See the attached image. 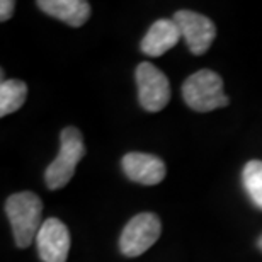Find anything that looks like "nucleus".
<instances>
[{
  "label": "nucleus",
  "mask_w": 262,
  "mask_h": 262,
  "mask_svg": "<svg viewBox=\"0 0 262 262\" xmlns=\"http://www.w3.org/2000/svg\"><path fill=\"white\" fill-rule=\"evenodd\" d=\"M5 211L12 225V233L15 245L26 249L33 244L38 237L41 228V213H43V203L39 196L34 192L24 191L12 194L5 203Z\"/></svg>",
  "instance_id": "1"
},
{
  "label": "nucleus",
  "mask_w": 262,
  "mask_h": 262,
  "mask_svg": "<svg viewBox=\"0 0 262 262\" xmlns=\"http://www.w3.org/2000/svg\"><path fill=\"white\" fill-rule=\"evenodd\" d=\"M60 154L48 165L45 172V181L48 189H61L75 174V167L85 155L83 136L77 128L67 126L60 135Z\"/></svg>",
  "instance_id": "2"
},
{
  "label": "nucleus",
  "mask_w": 262,
  "mask_h": 262,
  "mask_svg": "<svg viewBox=\"0 0 262 262\" xmlns=\"http://www.w3.org/2000/svg\"><path fill=\"white\" fill-rule=\"evenodd\" d=\"M182 97L187 106L198 113L214 111L230 102L223 94L222 77L211 70H199L187 77L182 85Z\"/></svg>",
  "instance_id": "3"
},
{
  "label": "nucleus",
  "mask_w": 262,
  "mask_h": 262,
  "mask_svg": "<svg viewBox=\"0 0 262 262\" xmlns=\"http://www.w3.org/2000/svg\"><path fill=\"white\" fill-rule=\"evenodd\" d=\"M162 225L155 213H140L129 220L119 237V250L126 257H138L160 237Z\"/></svg>",
  "instance_id": "4"
},
{
  "label": "nucleus",
  "mask_w": 262,
  "mask_h": 262,
  "mask_svg": "<svg viewBox=\"0 0 262 262\" xmlns=\"http://www.w3.org/2000/svg\"><path fill=\"white\" fill-rule=\"evenodd\" d=\"M135 75L140 106L148 113L162 111L170 101V83L165 73L148 61H143L136 68Z\"/></svg>",
  "instance_id": "5"
},
{
  "label": "nucleus",
  "mask_w": 262,
  "mask_h": 262,
  "mask_svg": "<svg viewBox=\"0 0 262 262\" xmlns=\"http://www.w3.org/2000/svg\"><path fill=\"white\" fill-rule=\"evenodd\" d=\"M172 20L179 28L181 36L186 39L192 55L206 53L216 36V28L206 15L192 10H179L174 14Z\"/></svg>",
  "instance_id": "6"
},
{
  "label": "nucleus",
  "mask_w": 262,
  "mask_h": 262,
  "mask_svg": "<svg viewBox=\"0 0 262 262\" xmlns=\"http://www.w3.org/2000/svg\"><path fill=\"white\" fill-rule=\"evenodd\" d=\"M36 245L43 262H67L70 250V233L67 225L58 218H48L41 225Z\"/></svg>",
  "instance_id": "7"
},
{
  "label": "nucleus",
  "mask_w": 262,
  "mask_h": 262,
  "mask_svg": "<svg viewBox=\"0 0 262 262\" xmlns=\"http://www.w3.org/2000/svg\"><path fill=\"white\" fill-rule=\"evenodd\" d=\"M121 167L128 179L143 186H157L165 179L167 169L159 157L131 151L121 160Z\"/></svg>",
  "instance_id": "8"
},
{
  "label": "nucleus",
  "mask_w": 262,
  "mask_h": 262,
  "mask_svg": "<svg viewBox=\"0 0 262 262\" xmlns=\"http://www.w3.org/2000/svg\"><path fill=\"white\" fill-rule=\"evenodd\" d=\"M182 38L179 28L172 19H159L151 24L148 33L141 39V51L148 56H160L179 43Z\"/></svg>",
  "instance_id": "9"
},
{
  "label": "nucleus",
  "mask_w": 262,
  "mask_h": 262,
  "mask_svg": "<svg viewBox=\"0 0 262 262\" xmlns=\"http://www.w3.org/2000/svg\"><path fill=\"white\" fill-rule=\"evenodd\" d=\"M36 5L43 12L63 20L72 28H80L91 15V5L85 0H38Z\"/></svg>",
  "instance_id": "10"
},
{
  "label": "nucleus",
  "mask_w": 262,
  "mask_h": 262,
  "mask_svg": "<svg viewBox=\"0 0 262 262\" xmlns=\"http://www.w3.org/2000/svg\"><path fill=\"white\" fill-rule=\"evenodd\" d=\"M28 97V85L23 80H2L0 83V116L19 111Z\"/></svg>",
  "instance_id": "11"
},
{
  "label": "nucleus",
  "mask_w": 262,
  "mask_h": 262,
  "mask_svg": "<svg viewBox=\"0 0 262 262\" xmlns=\"http://www.w3.org/2000/svg\"><path fill=\"white\" fill-rule=\"evenodd\" d=\"M242 182L252 203L262 209V160H250L242 170Z\"/></svg>",
  "instance_id": "12"
},
{
  "label": "nucleus",
  "mask_w": 262,
  "mask_h": 262,
  "mask_svg": "<svg viewBox=\"0 0 262 262\" xmlns=\"http://www.w3.org/2000/svg\"><path fill=\"white\" fill-rule=\"evenodd\" d=\"M14 9H15L14 0H2V2H0V20H2V23L9 20L12 17Z\"/></svg>",
  "instance_id": "13"
},
{
  "label": "nucleus",
  "mask_w": 262,
  "mask_h": 262,
  "mask_svg": "<svg viewBox=\"0 0 262 262\" xmlns=\"http://www.w3.org/2000/svg\"><path fill=\"white\" fill-rule=\"evenodd\" d=\"M257 247H259V249L262 250V235H260V238L257 240Z\"/></svg>",
  "instance_id": "14"
}]
</instances>
